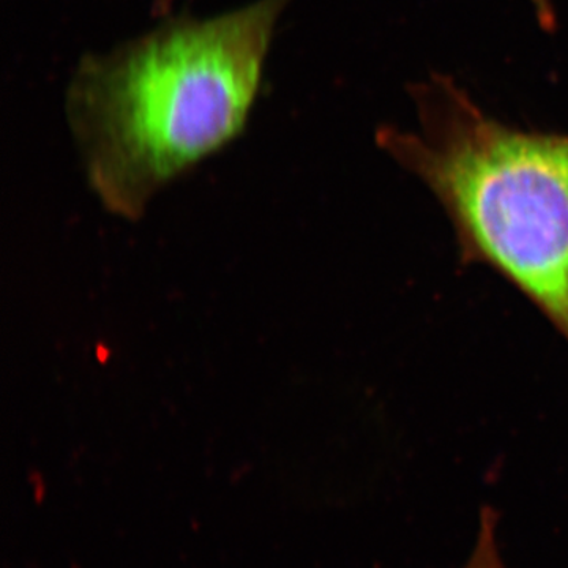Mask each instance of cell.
I'll list each match as a JSON object with an SVG mask.
<instances>
[{
    "instance_id": "1",
    "label": "cell",
    "mask_w": 568,
    "mask_h": 568,
    "mask_svg": "<svg viewBox=\"0 0 568 568\" xmlns=\"http://www.w3.org/2000/svg\"><path fill=\"white\" fill-rule=\"evenodd\" d=\"M291 2L173 18L78 63L67 119L108 211L138 219L163 186L241 136Z\"/></svg>"
},
{
    "instance_id": "2",
    "label": "cell",
    "mask_w": 568,
    "mask_h": 568,
    "mask_svg": "<svg viewBox=\"0 0 568 568\" xmlns=\"http://www.w3.org/2000/svg\"><path fill=\"white\" fill-rule=\"evenodd\" d=\"M416 130L377 141L420 175L467 237L541 305L568 313V133L497 121L444 74L413 89Z\"/></svg>"
},
{
    "instance_id": "3",
    "label": "cell",
    "mask_w": 568,
    "mask_h": 568,
    "mask_svg": "<svg viewBox=\"0 0 568 568\" xmlns=\"http://www.w3.org/2000/svg\"><path fill=\"white\" fill-rule=\"evenodd\" d=\"M463 568H507L496 540V521L493 515L481 519L476 547Z\"/></svg>"
},
{
    "instance_id": "4",
    "label": "cell",
    "mask_w": 568,
    "mask_h": 568,
    "mask_svg": "<svg viewBox=\"0 0 568 568\" xmlns=\"http://www.w3.org/2000/svg\"><path fill=\"white\" fill-rule=\"evenodd\" d=\"M529 6L532 7L534 14H536L538 24L545 31H555L558 26V13H556L552 0H528Z\"/></svg>"
},
{
    "instance_id": "5",
    "label": "cell",
    "mask_w": 568,
    "mask_h": 568,
    "mask_svg": "<svg viewBox=\"0 0 568 568\" xmlns=\"http://www.w3.org/2000/svg\"><path fill=\"white\" fill-rule=\"evenodd\" d=\"M174 0H152L153 11L160 14H166L173 6Z\"/></svg>"
}]
</instances>
